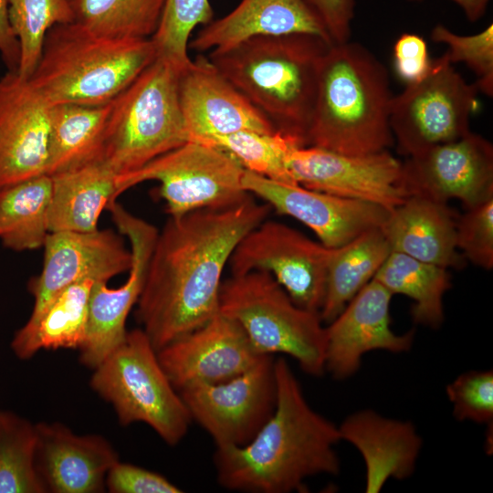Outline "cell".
Listing matches in <instances>:
<instances>
[{"mask_svg": "<svg viewBox=\"0 0 493 493\" xmlns=\"http://www.w3.org/2000/svg\"><path fill=\"white\" fill-rule=\"evenodd\" d=\"M294 181L308 189L357 199L391 211L410 195L403 163L389 150L345 154L317 146L294 148L288 157Z\"/></svg>", "mask_w": 493, "mask_h": 493, "instance_id": "5bb4252c", "label": "cell"}, {"mask_svg": "<svg viewBox=\"0 0 493 493\" xmlns=\"http://www.w3.org/2000/svg\"><path fill=\"white\" fill-rule=\"evenodd\" d=\"M456 216L447 204L411 195L392 209L382 226L391 251L446 268H462L456 243Z\"/></svg>", "mask_w": 493, "mask_h": 493, "instance_id": "d4e9b609", "label": "cell"}, {"mask_svg": "<svg viewBox=\"0 0 493 493\" xmlns=\"http://www.w3.org/2000/svg\"><path fill=\"white\" fill-rule=\"evenodd\" d=\"M331 253L286 224L265 219L241 238L228 265L232 275L269 273L298 306L320 313Z\"/></svg>", "mask_w": 493, "mask_h": 493, "instance_id": "8fae6325", "label": "cell"}, {"mask_svg": "<svg viewBox=\"0 0 493 493\" xmlns=\"http://www.w3.org/2000/svg\"><path fill=\"white\" fill-rule=\"evenodd\" d=\"M173 387L228 381L249 369L261 355L234 320L218 312L198 329L157 351Z\"/></svg>", "mask_w": 493, "mask_h": 493, "instance_id": "d6986e66", "label": "cell"}, {"mask_svg": "<svg viewBox=\"0 0 493 493\" xmlns=\"http://www.w3.org/2000/svg\"><path fill=\"white\" fill-rule=\"evenodd\" d=\"M446 392L458 421L491 424L493 420V372L471 371L459 374Z\"/></svg>", "mask_w": 493, "mask_h": 493, "instance_id": "f35d334b", "label": "cell"}, {"mask_svg": "<svg viewBox=\"0 0 493 493\" xmlns=\"http://www.w3.org/2000/svg\"><path fill=\"white\" fill-rule=\"evenodd\" d=\"M479 89L467 83L445 53L429 73L393 96L390 127L399 153L410 156L457 140L469 131Z\"/></svg>", "mask_w": 493, "mask_h": 493, "instance_id": "30bf717a", "label": "cell"}, {"mask_svg": "<svg viewBox=\"0 0 493 493\" xmlns=\"http://www.w3.org/2000/svg\"><path fill=\"white\" fill-rule=\"evenodd\" d=\"M245 169L227 152L194 141L155 158L142 168L117 176V196L146 181L160 183L159 194L170 216L228 206L249 195Z\"/></svg>", "mask_w": 493, "mask_h": 493, "instance_id": "9c48e42d", "label": "cell"}, {"mask_svg": "<svg viewBox=\"0 0 493 493\" xmlns=\"http://www.w3.org/2000/svg\"><path fill=\"white\" fill-rule=\"evenodd\" d=\"M90 388L110 404L121 425L143 423L167 445L186 435L192 417L141 328L93 369Z\"/></svg>", "mask_w": 493, "mask_h": 493, "instance_id": "ba28073f", "label": "cell"}, {"mask_svg": "<svg viewBox=\"0 0 493 493\" xmlns=\"http://www.w3.org/2000/svg\"><path fill=\"white\" fill-rule=\"evenodd\" d=\"M417 1V0H409ZM461 7L466 17L475 22L479 20L485 14L489 0H452Z\"/></svg>", "mask_w": 493, "mask_h": 493, "instance_id": "ee69618b", "label": "cell"}, {"mask_svg": "<svg viewBox=\"0 0 493 493\" xmlns=\"http://www.w3.org/2000/svg\"><path fill=\"white\" fill-rule=\"evenodd\" d=\"M50 107L16 71L0 78V187L47 174Z\"/></svg>", "mask_w": 493, "mask_h": 493, "instance_id": "ffe728a7", "label": "cell"}, {"mask_svg": "<svg viewBox=\"0 0 493 493\" xmlns=\"http://www.w3.org/2000/svg\"><path fill=\"white\" fill-rule=\"evenodd\" d=\"M51 176L48 231L93 232L104 209L117 200V174L102 160Z\"/></svg>", "mask_w": 493, "mask_h": 493, "instance_id": "484cf974", "label": "cell"}, {"mask_svg": "<svg viewBox=\"0 0 493 493\" xmlns=\"http://www.w3.org/2000/svg\"><path fill=\"white\" fill-rule=\"evenodd\" d=\"M180 70L158 57L110 102L102 160L119 175L188 141L178 96Z\"/></svg>", "mask_w": 493, "mask_h": 493, "instance_id": "8992f818", "label": "cell"}, {"mask_svg": "<svg viewBox=\"0 0 493 493\" xmlns=\"http://www.w3.org/2000/svg\"><path fill=\"white\" fill-rule=\"evenodd\" d=\"M331 46L306 34L260 36L208 59L274 125L307 146L322 58Z\"/></svg>", "mask_w": 493, "mask_h": 493, "instance_id": "277c9868", "label": "cell"}, {"mask_svg": "<svg viewBox=\"0 0 493 493\" xmlns=\"http://www.w3.org/2000/svg\"><path fill=\"white\" fill-rule=\"evenodd\" d=\"M402 163L410 196L446 204L457 199L466 209L493 197V145L472 131L407 156Z\"/></svg>", "mask_w": 493, "mask_h": 493, "instance_id": "9a60e30c", "label": "cell"}, {"mask_svg": "<svg viewBox=\"0 0 493 493\" xmlns=\"http://www.w3.org/2000/svg\"><path fill=\"white\" fill-rule=\"evenodd\" d=\"M110 110V102L101 106L51 105L47 175L102 159Z\"/></svg>", "mask_w": 493, "mask_h": 493, "instance_id": "83f0119b", "label": "cell"}, {"mask_svg": "<svg viewBox=\"0 0 493 493\" xmlns=\"http://www.w3.org/2000/svg\"><path fill=\"white\" fill-rule=\"evenodd\" d=\"M431 39L448 47L446 51L449 61L465 63L477 76L479 92L493 94V25L477 34L457 35L441 24L431 31Z\"/></svg>", "mask_w": 493, "mask_h": 493, "instance_id": "8d00e7d4", "label": "cell"}, {"mask_svg": "<svg viewBox=\"0 0 493 493\" xmlns=\"http://www.w3.org/2000/svg\"><path fill=\"white\" fill-rule=\"evenodd\" d=\"M94 282L87 278L69 285L37 318L28 319L10 342L16 357L28 360L41 350H79L86 334Z\"/></svg>", "mask_w": 493, "mask_h": 493, "instance_id": "4316f807", "label": "cell"}, {"mask_svg": "<svg viewBox=\"0 0 493 493\" xmlns=\"http://www.w3.org/2000/svg\"><path fill=\"white\" fill-rule=\"evenodd\" d=\"M250 195L228 206L170 216L158 231L136 303L137 321L156 351L219 312L225 267L271 209Z\"/></svg>", "mask_w": 493, "mask_h": 493, "instance_id": "6da1fadb", "label": "cell"}, {"mask_svg": "<svg viewBox=\"0 0 493 493\" xmlns=\"http://www.w3.org/2000/svg\"><path fill=\"white\" fill-rule=\"evenodd\" d=\"M37 426L36 466L47 492L100 493L106 475L120 460L111 443L100 435H77L64 424Z\"/></svg>", "mask_w": 493, "mask_h": 493, "instance_id": "7402d4cb", "label": "cell"}, {"mask_svg": "<svg viewBox=\"0 0 493 493\" xmlns=\"http://www.w3.org/2000/svg\"><path fill=\"white\" fill-rule=\"evenodd\" d=\"M198 142L227 152L246 171L276 182L298 184L287 161L294 148L303 145L279 131L263 133L244 130Z\"/></svg>", "mask_w": 493, "mask_h": 493, "instance_id": "836d02e7", "label": "cell"}, {"mask_svg": "<svg viewBox=\"0 0 493 493\" xmlns=\"http://www.w3.org/2000/svg\"><path fill=\"white\" fill-rule=\"evenodd\" d=\"M43 247L42 270L28 283L34 299L29 320L37 318L69 285L87 278L108 282L129 272L131 266L130 247L111 229L50 232Z\"/></svg>", "mask_w": 493, "mask_h": 493, "instance_id": "e0dca14e", "label": "cell"}, {"mask_svg": "<svg viewBox=\"0 0 493 493\" xmlns=\"http://www.w3.org/2000/svg\"><path fill=\"white\" fill-rule=\"evenodd\" d=\"M166 0H69L75 20L87 29L114 38H152Z\"/></svg>", "mask_w": 493, "mask_h": 493, "instance_id": "1f68e13d", "label": "cell"}, {"mask_svg": "<svg viewBox=\"0 0 493 493\" xmlns=\"http://www.w3.org/2000/svg\"><path fill=\"white\" fill-rule=\"evenodd\" d=\"M242 184L246 193L258 196L278 214L289 215L310 228L330 248L341 246L369 230L382 228L390 212L372 203L276 182L246 170Z\"/></svg>", "mask_w": 493, "mask_h": 493, "instance_id": "2e32d148", "label": "cell"}, {"mask_svg": "<svg viewBox=\"0 0 493 493\" xmlns=\"http://www.w3.org/2000/svg\"><path fill=\"white\" fill-rule=\"evenodd\" d=\"M105 488L111 493H180L163 475L119 460L108 471Z\"/></svg>", "mask_w": 493, "mask_h": 493, "instance_id": "ab89813d", "label": "cell"}, {"mask_svg": "<svg viewBox=\"0 0 493 493\" xmlns=\"http://www.w3.org/2000/svg\"><path fill=\"white\" fill-rule=\"evenodd\" d=\"M157 58L152 38H114L72 22L54 26L28 79L51 106L111 102Z\"/></svg>", "mask_w": 493, "mask_h": 493, "instance_id": "5b68a950", "label": "cell"}, {"mask_svg": "<svg viewBox=\"0 0 493 493\" xmlns=\"http://www.w3.org/2000/svg\"><path fill=\"white\" fill-rule=\"evenodd\" d=\"M341 440L354 446L365 463V492H380L389 478L404 479L415 468L422 438L408 421L363 409L338 425Z\"/></svg>", "mask_w": 493, "mask_h": 493, "instance_id": "cb8c5ba5", "label": "cell"}, {"mask_svg": "<svg viewBox=\"0 0 493 493\" xmlns=\"http://www.w3.org/2000/svg\"><path fill=\"white\" fill-rule=\"evenodd\" d=\"M456 243L465 259L491 270L493 267V197L456 218Z\"/></svg>", "mask_w": 493, "mask_h": 493, "instance_id": "74e56055", "label": "cell"}, {"mask_svg": "<svg viewBox=\"0 0 493 493\" xmlns=\"http://www.w3.org/2000/svg\"><path fill=\"white\" fill-rule=\"evenodd\" d=\"M178 96L188 141L203 142L244 130L277 131L202 54L180 72Z\"/></svg>", "mask_w": 493, "mask_h": 493, "instance_id": "44dd1931", "label": "cell"}, {"mask_svg": "<svg viewBox=\"0 0 493 493\" xmlns=\"http://www.w3.org/2000/svg\"><path fill=\"white\" fill-rule=\"evenodd\" d=\"M324 24L333 44L350 40L357 0H305Z\"/></svg>", "mask_w": 493, "mask_h": 493, "instance_id": "b9f144b4", "label": "cell"}, {"mask_svg": "<svg viewBox=\"0 0 493 493\" xmlns=\"http://www.w3.org/2000/svg\"><path fill=\"white\" fill-rule=\"evenodd\" d=\"M108 210L119 233L127 237L131 266L126 281L118 288L95 281L90 291L84 341L79 348L80 363L91 370L125 341L127 318L142 290L158 229L115 201Z\"/></svg>", "mask_w": 493, "mask_h": 493, "instance_id": "4fadbf2b", "label": "cell"}, {"mask_svg": "<svg viewBox=\"0 0 493 493\" xmlns=\"http://www.w3.org/2000/svg\"><path fill=\"white\" fill-rule=\"evenodd\" d=\"M273 414L243 446L216 448L214 463L223 488L251 493L303 491L305 480L338 475V425L317 413L284 358L275 359Z\"/></svg>", "mask_w": 493, "mask_h": 493, "instance_id": "7a4b0ae2", "label": "cell"}, {"mask_svg": "<svg viewBox=\"0 0 493 493\" xmlns=\"http://www.w3.org/2000/svg\"><path fill=\"white\" fill-rule=\"evenodd\" d=\"M51 176L42 174L0 187V242L16 251L43 247L49 234Z\"/></svg>", "mask_w": 493, "mask_h": 493, "instance_id": "4dcf8cb0", "label": "cell"}, {"mask_svg": "<svg viewBox=\"0 0 493 493\" xmlns=\"http://www.w3.org/2000/svg\"><path fill=\"white\" fill-rule=\"evenodd\" d=\"M393 63L398 77L406 85L424 79L433 67L425 40L412 33H404L396 40Z\"/></svg>", "mask_w": 493, "mask_h": 493, "instance_id": "60d3db41", "label": "cell"}, {"mask_svg": "<svg viewBox=\"0 0 493 493\" xmlns=\"http://www.w3.org/2000/svg\"><path fill=\"white\" fill-rule=\"evenodd\" d=\"M392 297L385 287L372 278L325 327L324 368L334 379L345 380L356 373L362 356L369 351H410L414 330L397 334L391 328Z\"/></svg>", "mask_w": 493, "mask_h": 493, "instance_id": "ac0fdd59", "label": "cell"}, {"mask_svg": "<svg viewBox=\"0 0 493 493\" xmlns=\"http://www.w3.org/2000/svg\"><path fill=\"white\" fill-rule=\"evenodd\" d=\"M7 0H0V54L11 71H16L19 61V44L8 22Z\"/></svg>", "mask_w": 493, "mask_h": 493, "instance_id": "7bdbcfd3", "label": "cell"}, {"mask_svg": "<svg viewBox=\"0 0 493 493\" xmlns=\"http://www.w3.org/2000/svg\"><path fill=\"white\" fill-rule=\"evenodd\" d=\"M11 29L19 44L16 72L29 79L35 71L47 32L56 25L72 23L69 0H7Z\"/></svg>", "mask_w": 493, "mask_h": 493, "instance_id": "e575fe53", "label": "cell"}, {"mask_svg": "<svg viewBox=\"0 0 493 493\" xmlns=\"http://www.w3.org/2000/svg\"><path fill=\"white\" fill-rule=\"evenodd\" d=\"M306 34L333 42L305 0H241L228 14L213 19L189 41L199 53L223 50L260 36Z\"/></svg>", "mask_w": 493, "mask_h": 493, "instance_id": "603a6c76", "label": "cell"}, {"mask_svg": "<svg viewBox=\"0 0 493 493\" xmlns=\"http://www.w3.org/2000/svg\"><path fill=\"white\" fill-rule=\"evenodd\" d=\"M391 252L382 228L369 230L347 244L332 248L326 293L320 311L330 322L376 275Z\"/></svg>", "mask_w": 493, "mask_h": 493, "instance_id": "f1b7e54d", "label": "cell"}, {"mask_svg": "<svg viewBox=\"0 0 493 493\" xmlns=\"http://www.w3.org/2000/svg\"><path fill=\"white\" fill-rule=\"evenodd\" d=\"M37 426L0 409V493H47L36 466Z\"/></svg>", "mask_w": 493, "mask_h": 493, "instance_id": "d6a6232c", "label": "cell"}, {"mask_svg": "<svg viewBox=\"0 0 493 493\" xmlns=\"http://www.w3.org/2000/svg\"><path fill=\"white\" fill-rule=\"evenodd\" d=\"M180 394L216 448L243 446L273 414L277 404L275 358L261 355L241 374L219 383L194 385Z\"/></svg>", "mask_w": 493, "mask_h": 493, "instance_id": "7c38bea8", "label": "cell"}, {"mask_svg": "<svg viewBox=\"0 0 493 493\" xmlns=\"http://www.w3.org/2000/svg\"><path fill=\"white\" fill-rule=\"evenodd\" d=\"M213 19L209 0H166L160 25L152 37L157 56L183 70L192 61L188 56L192 32Z\"/></svg>", "mask_w": 493, "mask_h": 493, "instance_id": "d590c367", "label": "cell"}, {"mask_svg": "<svg viewBox=\"0 0 493 493\" xmlns=\"http://www.w3.org/2000/svg\"><path fill=\"white\" fill-rule=\"evenodd\" d=\"M373 278L393 295L413 300L411 316L416 324L437 329L443 323V298L451 287L447 268L391 251Z\"/></svg>", "mask_w": 493, "mask_h": 493, "instance_id": "f546056e", "label": "cell"}, {"mask_svg": "<svg viewBox=\"0 0 493 493\" xmlns=\"http://www.w3.org/2000/svg\"><path fill=\"white\" fill-rule=\"evenodd\" d=\"M219 312L240 325L259 355L283 353L308 374L325 372L320 313L298 306L269 273L254 270L222 281Z\"/></svg>", "mask_w": 493, "mask_h": 493, "instance_id": "52a82bcc", "label": "cell"}, {"mask_svg": "<svg viewBox=\"0 0 493 493\" xmlns=\"http://www.w3.org/2000/svg\"><path fill=\"white\" fill-rule=\"evenodd\" d=\"M393 95L382 62L348 40L326 50L320 68L307 145L345 154L388 150Z\"/></svg>", "mask_w": 493, "mask_h": 493, "instance_id": "3957f363", "label": "cell"}]
</instances>
